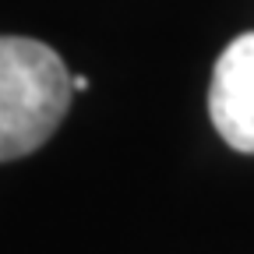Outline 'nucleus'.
Returning a JSON list of instances; mask_svg holds the SVG:
<instances>
[{"label": "nucleus", "instance_id": "2", "mask_svg": "<svg viewBox=\"0 0 254 254\" xmlns=\"http://www.w3.org/2000/svg\"><path fill=\"white\" fill-rule=\"evenodd\" d=\"M208 117L230 148L254 155V32L237 36L219 53L208 88Z\"/></svg>", "mask_w": 254, "mask_h": 254}, {"label": "nucleus", "instance_id": "1", "mask_svg": "<svg viewBox=\"0 0 254 254\" xmlns=\"http://www.w3.org/2000/svg\"><path fill=\"white\" fill-rule=\"evenodd\" d=\"M74 78L39 39L0 36V163L43 148L71 106Z\"/></svg>", "mask_w": 254, "mask_h": 254}, {"label": "nucleus", "instance_id": "3", "mask_svg": "<svg viewBox=\"0 0 254 254\" xmlns=\"http://www.w3.org/2000/svg\"><path fill=\"white\" fill-rule=\"evenodd\" d=\"M85 88H88V78L78 74V78H74V92H85Z\"/></svg>", "mask_w": 254, "mask_h": 254}]
</instances>
